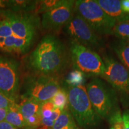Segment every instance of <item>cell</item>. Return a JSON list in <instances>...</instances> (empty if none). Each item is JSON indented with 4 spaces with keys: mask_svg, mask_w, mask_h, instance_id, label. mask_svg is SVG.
<instances>
[{
    "mask_svg": "<svg viewBox=\"0 0 129 129\" xmlns=\"http://www.w3.org/2000/svg\"><path fill=\"white\" fill-rule=\"evenodd\" d=\"M69 51L55 35L48 34L39 42L28 58V66L37 75L58 77L68 66Z\"/></svg>",
    "mask_w": 129,
    "mask_h": 129,
    "instance_id": "6da1fadb",
    "label": "cell"
},
{
    "mask_svg": "<svg viewBox=\"0 0 129 129\" xmlns=\"http://www.w3.org/2000/svg\"><path fill=\"white\" fill-rule=\"evenodd\" d=\"M93 109L101 119L108 120L120 110L118 93L99 77H93L85 87Z\"/></svg>",
    "mask_w": 129,
    "mask_h": 129,
    "instance_id": "7a4b0ae2",
    "label": "cell"
},
{
    "mask_svg": "<svg viewBox=\"0 0 129 129\" xmlns=\"http://www.w3.org/2000/svg\"><path fill=\"white\" fill-rule=\"evenodd\" d=\"M66 90L69 110L78 126L91 129L99 124L101 118L93 109L84 85L68 86Z\"/></svg>",
    "mask_w": 129,
    "mask_h": 129,
    "instance_id": "3957f363",
    "label": "cell"
},
{
    "mask_svg": "<svg viewBox=\"0 0 129 129\" xmlns=\"http://www.w3.org/2000/svg\"><path fill=\"white\" fill-rule=\"evenodd\" d=\"M75 12L99 35H111L116 21L106 14L96 0L75 1Z\"/></svg>",
    "mask_w": 129,
    "mask_h": 129,
    "instance_id": "277c9868",
    "label": "cell"
},
{
    "mask_svg": "<svg viewBox=\"0 0 129 129\" xmlns=\"http://www.w3.org/2000/svg\"><path fill=\"white\" fill-rule=\"evenodd\" d=\"M69 51L74 69L80 71L85 76L93 78L102 76L105 64L102 58L96 51L71 41Z\"/></svg>",
    "mask_w": 129,
    "mask_h": 129,
    "instance_id": "5b68a950",
    "label": "cell"
},
{
    "mask_svg": "<svg viewBox=\"0 0 129 129\" xmlns=\"http://www.w3.org/2000/svg\"><path fill=\"white\" fill-rule=\"evenodd\" d=\"M60 88L58 77L35 74L25 79L22 97L43 103L50 101Z\"/></svg>",
    "mask_w": 129,
    "mask_h": 129,
    "instance_id": "8992f818",
    "label": "cell"
},
{
    "mask_svg": "<svg viewBox=\"0 0 129 129\" xmlns=\"http://www.w3.org/2000/svg\"><path fill=\"white\" fill-rule=\"evenodd\" d=\"M64 32L71 41L95 51L104 47V43L81 16L74 12L73 16L63 28Z\"/></svg>",
    "mask_w": 129,
    "mask_h": 129,
    "instance_id": "52a82bcc",
    "label": "cell"
},
{
    "mask_svg": "<svg viewBox=\"0 0 129 129\" xmlns=\"http://www.w3.org/2000/svg\"><path fill=\"white\" fill-rule=\"evenodd\" d=\"M0 16L9 22L14 37L34 43L40 24L36 14L1 10Z\"/></svg>",
    "mask_w": 129,
    "mask_h": 129,
    "instance_id": "ba28073f",
    "label": "cell"
},
{
    "mask_svg": "<svg viewBox=\"0 0 129 129\" xmlns=\"http://www.w3.org/2000/svg\"><path fill=\"white\" fill-rule=\"evenodd\" d=\"M102 60L105 64L104 74L101 77L106 83L122 96L129 99V71L112 56L104 54Z\"/></svg>",
    "mask_w": 129,
    "mask_h": 129,
    "instance_id": "9c48e42d",
    "label": "cell"
},
{
    "mask_svg": "<svg viewBox=\"0 0 129 129\" xmlns=\"http://www.w3.org/2000/svg\"><path fill=\"white\" fill-rule=\"evenodd\" d=\"M20 75L17 61L0 56V91L15 101L18 96Z\"/></svg>",
    "mask_w": 129,
    "mask_h": 129,
    "instance_id": "30bf717a",
    "label": "cell"
},
{
    "mask_svg": "<svg viewBox=\"0 0 129 129\" xmlns=\"http://www.w3.org/2000/svg\"><path fill=\"white\" fill-rule=\"evenodd\" d=\"M75 1L62 0L59 5L43 13L41 22L43 28L50 31H59L63 28L75 12Z\"/></svg>",
    "mask_w": 129,
    "mask_h": 129,
    "instance_id": "8fae6325",
    "label": "cell"
},
{
    "mask_svg": "<svg viewBox=\"0 0 129 129\" xmlns=\"http://www.w3.org/2000/svg\"><path fill=\"white\" fill-rule=\"evenodd\" d=\"M103 10L117 22L129 20V14L122 12L120 0H96Z\"/></svg>",
    "mask_w": 129,
    "mask_h": 129,
    "instance_id": "7c38bea8",
    "label": "cell"
},
{
    "mask_svg": "<svg viewBox=\"0 0 129 129\" xmlns=\"http://www.w3.org/2000/svg\"><path fill=\"white\" fill-rule=\"evenodd\" d=\"M39 1H6L2 3L10 10L14 12L31 13L35 11Z\"/></svg>",
    "mask_w": 129,
    "mask_h": 129,
    "instance_id": "4fadbf2b",
    "label": "cell"
},
{
    "mask_svg": "<svg viewBox=\"0 0 129 129\" xmlns=\"http://www.w3.org/2000/svg\"><path fill=\"white\" fill-rule=\"evenodd\" d=\"M52 129H80L72 117L69 108H66L61 112L54 122Z\"/></svg>",
    "mask_w": 129,
    "mask_h": 129,
    "instance_id": "5bb4252c",
    "label": "cell"
},
{
    "mask_svg": "<svg viewBox=\"0 0 129 129\" xmlns=\"http://www.w3.org/2000/svg\"><path fill=\"white\" fill-rule=\"evenodd\" d=\"M108 121L110 129H129V108L123 111L120 109Z\"/></svg>",
    "mask_w": 129,
    "mask_h": 129,
    "instance_id": "9a60e30c",
    "label": "cell"
},
{
    "mask_svg": "<svg viewBox=\"0 0 129 129\" xmlns=\"http://www.w3.org/2000/svg\"><path fill=\"white\" fill-rule=\"evenodd\" d=\"M41 103L33 99H25L22 104L19 105V111L25 120L36 114H40Z\"/></svg>",
    "mask_w": 129,
    "mask_h": 129,
    "instance_id": "2e32d148",
    "label": "cell"
},
{
    "mask_svg": "<svg viewBox=\"0 0 129 129\" xmlns=\"http://www.w3.org/2000/svg\"><path fill=\"white\" fill-rule=\"evenodd\" d=\"M112 49L120 62L129 71V43L118 40L113 44Z\"/></svg>",
    "mask_w": 129,
    "mask_h": 129,
    "instance_id": "e0dca14e",
    "label": "cell"
},
{
    "mask_svg": "<svg viewBox=\"0 0 129 129\" xmlns=\"http://www.w3.org/2000/svg\"><path fill=\"white\" fill-rule=\"evenodd\" d=\"M19 105L16 104L13 107L9 109L5 121L14 127L19 128L26 129L25 120L19 111Z\"/></svg>",
    "mask_w": 129,
    "mask_h": 129,
    "instance_id": "ac0fdd59",
    "label": "cell"
},
{
    "mask_svg": "<svg viewBox=\"0 0 129 129\" xmlns=\"http://www.w3.org/2000/svg\"><path fill=\"white\" fill-rule=\"evenodd\" d=\"M112 35L120 41L129 43V20L117 22L112 29Z\"/></svg>",
    "mask_w": 129,
    "mask_h": 129,
    "instance_id": "d6986e66",
    "label": "cell"
},
{
    "mask_svg": "<svg viewBox=\"0 0 129 129\" xmlns=\"http://www.w3.org/2000/svg\"><path fill=\"white\" fill-rule=\"evenodd\" d=\"M50 101L54 105L55 108L60 109L62 111L68 108V99L66 88H60Z\"/></svg>",
    "mask_w": 129,
    "mask_h": 129,
    "instance_id": "ffe728a7",
    "label": "cell"
},
{
    "mask_svg": "<svg viewBox=\"0 0 129 129\" xmlns=\"http://www.w3.org/2000/svg\"><path fill=\"white\" fill-rule=\"evenodd\" d=\"M84 75V74L80 71L74 69L67 76L66 82L68 86L75 87L83 85Z\"/></svg>",
    "mask_w": 129,
    "mask_h": 129,
    "instance_id": "44dd1931",
    "label": "cell"
},
{
    "mask_svg": "<svg viewBox=\"0 0 129 129\" xmlns=\"http://www.w3.org/2000/svg\"><path fill=\"white\" fill-rule=\"evenodd\" d=\"M62 0H47V1H39L35 13H44L50 10L55 7L59 5Z\"/></svg>",
    "mask_w": 129,
    "mask_h": 129,
    "instance_id": "7402d4cb",
    "label": "cell"
},
{
    "mask_svg": "<svg viewBox=\"0 0 129 129\" xmlns=\"http://www.w3.org/2000/svg\"><path fill=\"white\" fill-rule=\"evenodd\" d=\"M55 109L54 105L51 101L41 103L40 114L42 118H49L52 115L53 111Z\"/></svg>",
    "mask_w": 129,
    "mask_h": 129,
    "instance_id": "603a6c76",
    "label": "cell"
},
{
    "mask_svg": "<svg viewBox=\"0 0 129 129\" xmlns=\"http://www.w3.org/2000/svg\"><path fill=\"white\" fill-rule=\"evenodd\" d=\"M13 35L9 22L0 16V38H7Z\"/></svg>",
    "mask_w": 129,
    "mask_h": 129,
    "instance_id": "cb8c5ba5",
    "label": "cell"
},
{
    "mask_svg": "<svg viewBox=\"0 0 129 129\" xmlns=\"http://www.w3.org/2000/svg\"><path fill=\"white\" fill-rule=\"evenodd\" d=\"M42 118L40 114H36L25 120L26 129H36L38 128L41 124Z\"/></svg>",
    "mask_w": 129,
    "mask_h": 129,
    "instance_id": "d4e9b609",
    "label": "cell"
},
{
    "mask_svg": "<svg viewBox=\"0 0 129 129\" xmlns=\"http://www.w3.org/2000/svg\"><path fill=\"white\" fill-rule=\"evenodd\" d=\"M17 104L16 101L10 99L0 91V109L6 108L10 109Z\"/></svg>",
    "mask_w": 129,
    "mask_h": 129,
    "instance_id": "484cf974",
    "label": "cell"
},
{
    "mask_svg": "<svg viewBox=\"0 0 129 129\" xmlns=\"http://www.w3.org/2000/svg\"><path fill=\"white\" fill-rule=\"evenodd\" d=\"M121 5L122 12L129 14V0H122L121 1Z\"/></svg>",
    "mask_w": 129,
    "mask_h": 129,
    "instance_id": "4316f807",
    "label": "cell"
},
{
    "mask_svg": "<svg viewBox=\"0 0 129 129\" xmlns=\"http://www.w3.org/2000/svg\"><path fill=\"white\" fill-rule=\"evenodd\" d=\"M0 129H17L6 121L0 122Z\"/></svg>",
    "mask_w": 129,
    "mask_h": 129,
    "instance_id": "83f0119b",
    "label": "cell"
},
{
    "mask_svg": "<svg viewBox=\"0 0 129 129\" xmlns=\"http://www.w3.org/2000/svg\"><path fill=\"white\" fill-rule=\"evenodd\" d=\"M9 109L2 108L0 109V122L3 121V120H5L6 115H7L8 112H9Z\"/></svg>",
    "mask_w": 129,
    "mask_h": 129,
    "instance_id": "f1b7e54d",
    "label": "cell"
},
{
    "mask_svg": "<svg viewBox=\"0 0 129 129\" xmlns=\"http://www.w3.org/2000/svg\"><path fill=\"white\" fill-rule=\"evenodd\" d=\"M1 1H0V4H1Z\"/></svg>",
    "mask_w": 129,
    "mask_h": 129,
    "instance_id": "f546056e",
    "label": "cell"
},
{
    "mask_svg": "<svg viewBox=\"0 0 129 129\" xmlns=\"http://www.w3.org/2000/svg\"><path fill=\"white\" fill-rule=\"evenodd\" d=\"M36 129H37V128H36Z\"/></svg>",
    "mask_w": 129,
    "mask_h": 129,
    "instance_id": "4dcf8cb0",
    "label": "cell"
}]
</instances>
